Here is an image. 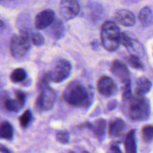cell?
Listing matches in <instances>:
<instances>
[{
	"instance_id": "1",
	"label": "cell",
	"mask_w": 153,
	"mask_h": 153,
	"mask_svg": "<svg viewBox=\"0 0 153 153\" xmlns=\"http://www.w3.org/2000/svg\"><path fill=\"white\" fill-rule=\"evenodd\" d=\"M122 108L124 114L133 121H142L150 116L149 101L143 94L136 93L132 94L126 100H122Z\"/></svg>"
},
{
	"instance_id": "2",
	"label": "cell",
	"mask_w": 153,
	"mask_h": 153,
	"mask_svg": "<svg viewBox=\"0 0 153 153\" xmlns=\"http://www.w3.org/2000/svg\"><path fill=\"white\" fill-rule=\"evenodd\" d=\"M63 98L68 105L76 108L89 106L92 100V92L89 88L78 81L69 84L64 90Z\"/></svg>"
},
{
	"instance_id": "3",
	"label": "cell",
	"mask_w": 153,
	"mask_h": 153,
	"mask_svg": "<svg viewBox=\"0 0 153 153\" xmlns=\"http://www.w3.org/2000/svg\"><path fill=\"white\" fill-rule=\"evenodd\" d=\"M120 30L112 21L104 22L100 28V40L102 46L109 52H113L118 47Z\"/></svg>"
},
{
	"instance_id": "4",
	"label": "cell",
	"mask_w": 153,
	"mask_h": 153,
	"mask_svg": "<svg viewBox=\"0 0 153 153\" xmlns=\"http://www.w3.org/2000/svg\"><path fill=\"white\" fill-rule=\"evenodd\" d=\"M26 95L22 91H15L12 98L7 91H0V108L10 112H18L23 108Z\"/></svg>"
},
{
	"instance_id": "5",
	"label": "cell",
	"mask_w": 153,
	"mask_h": 153,
	"mask_svg": "<svg viewBox=\"0 0 153 153\" xmlns=\"http://www.w3.org/2000/svg\"><path fill=\"white\" fill-rule=\"evenodd\" d=\"M29 31L25 29L20 31V34L14 35L10 40V51L15 58H22L31 47Z\"/></svg>"
},
{
	"instance_id": "6",
	"label": "cell",
	"mask_w": 153,
	"mask_h": 153,
	"mask_svg": "<svg viewBox=\"0 0 153 153\" xmlns=\"http://www.w3.org/2000/svg\"><path fill=\"white\" fill-rule=\"evenodd\" d=\"M40 91V94L36 100V106L40 111L50 110L55 102V91L50 86L45 87Z\"/></svg>"
},
{
	"instance_id": "7",
	"label": "cell",
	"mask_w": 153,
	"mask_h": 153,
	"mask_svg": "<svg viewBox=\"0 0 153 153\" xmlns=\"http://www.w3.org/2000/svg\"><path fill=\"white\" fill-rule=\"evenodd\" d=\"M51 73V81L56 83H60L67 79L71 73V64L65 59L58 61Z\"/></svg>"
},
{
	"instance_id": "8",
	"label": "cell",
	"mask_w": 153,
	"mask_h": 153,
	"mask_svg": "<svg viewBox=\"0 0 153 153\" xmlns=\"http://www.w3.org/2000/svg\"><path fill=\"white\" fill-rule=\"evenodd\" d=\"M110 70L112 74L122 82L123 87L131 85L130 73L124 63L119 60H114L111 64Z\"/></svg>"
},
{
	"instance_id": "9",
	"label": "cell",
	"mask_w": 153,
	"mask_h": 153,
	"mask_svg": "<svg viewBox=\"0 0 153 153\" xmlns=\"http://www.w3.org/2000/svg\"><path fill=\"white\" fill-rule=\"evenodd\" d=\"M59 10L63 19L69 20L77 16L80 10V6L76 0H61Z\"/></svg>"
},
{
	"instance_id": "10",
	"label": "cell",
	"mask_w": 153,
	"mask_h": 153,
	"mask_svg": "<svg viewBox=\"0 0 153 153\" xmlns=\"http://www.w3.org/2000/svg\"><path fill=\"white\" fill-rule=\"evenodd\" d=\"M97 90L100 95L105 97H109L116 93V85L110 77L103 76L100 77L98 81Z\"/></svg>"
},
{
	"instance_id": "11",
	"label": "cell",
	"mask_w": 153,
	"mask_h": 153,
	"mask_svg": "<svg viewBox=\"0 0 153 153\" xmlns=\"http://www.w3.org/2000/svg\"><path fill=\"white\" fill-rule=\"evenodd\" d=\"M55 20V13L50 9H45L38 13L34 19V25L38 30L44 29L48 26H50L51 24Z\"/></svg>"
},
{
	"instance_id": "12",
	"label": "cell",
	"mask_w": 153,
	"mask_h": 153,
	"mask_svg": "<svg viewBox=\"0 0 153 153\" xmlns=\"http://www.w3.org/2000/svg\"><path fill=\"white\" fill-rule=\"evenodd\" d=\"M115 19L117 22L124 26H133L136 22L134 14L131 11L126 9H120L116 11Z\"/></svg>"
},
{
	"instance_id": "13",
	"label": "cell",
	"mask_w": 153,
	"mask_h": 153,
	"mask_svg": "<svg viewBox=\"0 0 153 153\" xmlns=\"http://www.w3.org/2000/svg\"><path fill=\"white\" fill-rule=\"evenodd\" d=\"M86 127L88 128V129L92 130L94 135L96 136L99 140L101 141L103 138L104 137L105 134H106V123L105 120L104 119H99L94 123V124H92L90 123H87L85 125Z\"/></svg>"
},
{
	"instance_id": "14",
	"label": "cell",
	"mask_w": 153,
	"mask_h": 153,
	"mask_svg": "<svg viewBox=\"0 0 153 153\" xmlns=\"http://www.w3.org/2000/svg\"><path fill=\"white\" fill-rule=\"evenodd\" d=\"M125 128L124 122L121 119H116L111 121L108 126V133L112 137H118L122 134Z\"/></svg>"
},
{
	"instance_id": "15",
	"label": "cell",
	"mask_w": 153,
	"mask_h": 153,
	"mask_svg": "<svg viewBox=\"0 0 153 153\" xmlns=\"http://www.w3.org/2000/svg\"><path fill=\"white\" fill-rule=\"evenodd\" d=\"M124 149L127 153H136V136H135V130L130 129L127 133L124 138Z\"/></svg>"
},
{
	"instance_id": "16",
	"label": "cell",
	"mask_w": 153,
	"mask_h": 153,
	"mask_svg": "<svg viewBox=\"0 0 153 153\" xmlns=\"http://www.w3.org/2000/svg\"><path fill=\"white\" fill-rule=\"evenodd\" d=\"M138 19L140 23L144 26L150 25L153 20V13L151 8L148 7H144L143 8L141 9L139 13Z\"/></svg>"
},
{
	"instance_id": "17",
	"label": "cell",
	"mask_w": 153,
	"mask_h": 153,
	"mask_svg": "<svg viewBox=\"0 0 153 153\" xmlns=\"http://www.w3.org/2000/svg\"><path fill=\"white\" fill-rule=\"evenodd\" d=\"M152 88V82L149 79L145 77H141L136 81V92L141 94H146L150 91Z\"/></svg>"
},
{
	"instance_id": "18",
	"label": "cell",
	"mask_w": 153,
	"mask_h": 153,
	"mask_svg": "<svg viewBox=\"0 0 153 153\" xmlns=\"http://www.w3.org/2000/svg\"><path fill=\"white\" fill-rule=\"evenodd\" d=\"M14 136V129L11 124L8 122H2L0 123V138L4 140H12Z\"/></svg>"
},
{
	"instance_id": "19",
	"label": "cell",
	"mask_w": 153,
	"mask_h": 153,
	"mask_svg": "<svg viewBox=\"0 0 153 153\" xmlns=\"http://www.w3.org/2000/svg\"><path fill=\"white\" fill-rule=\"evenodd\" d=\"M50 31L52 37L56 39H60L64 34V26L62 22L58 19H55L50 25Z\"/></svg>"
},
{
	"instance_id": "20",
	"label": "cell",
	"mask_w": 153,
	"mask_h": 153,
	"mask_svg": "<svg viewBox=\"0 0 153 153\" xmlns=\"http://www.w3.org/2000/svg\"><path fill=\"white\" fill-rule=\"evenodd\" d=\"M27 77V73L26 70L22 68H16L10 73V79L14 83H19L25 80Z\"/></svg>"
},
{
	"instance_id": "21",
	"label": "cell",
	"mask_w": 153,
	"mask_h": 153,
	"mask_svg": "<svg viewBox=\"0 0 153 153\" xmlns=\"http://www.w3.org/2000/svg\"><path fill=\"white\" fill-rule=\"evenodd\" d=\"M32 120V114L30 110L25 111L19 117L20 125L22 128H27L31 123Z\"/></svg>"
},
{
	"instance_id": "22",
	"label": "cell",
	"mask_w": 153,
	"mask_h": 153,
	"mask_svg": "<svg viewBox=\"0 0 153 153\" xmlns=\"http://www.w3.org/2000/svg\"><path fill=\"white\" fill-rule=\"evenodd\" d=\"M126 61L128 63L129 65L131 67L134 69H137V70H141L142 69L143 66H142V62H141L140 59L139 57L136 55H130L126 58Z\"/></svg>"
},
{
	"instance_id": "23",
	"label": "cell",
	"mask_w": 153,
	"mask_h": 153,
	"mask_svg": "<svg viewBox=\"0 0 153 153\" xmlns=\"http://www.w3.org/2000/svg\"><path fill=\"white\" fill-rule=\"evenodd\" d=\"M142 137L145 142L148 143L153 140V126L146 125L142 128Z\"/></svg>"
},
{
	"instance_id": "24",
	"label": "cell",
	"mask_w": 153,
	"mask_h": 153,
	"mask_svg": "<svg viewBox=\"0 0 153 153\" xmlns=\"http://www.w3.org/2000/svg\"><path fill=\"white\" fill-rule=\"evenodd\" d=\"M30 40L33 44L37 46H42L44 43V37L38 32L30 33Z\"/></svg>"
},
{
	"instance_id": "25",
	"label": "cell",
	"mask_w": 153,
	"mask_h": 153,
	"mask_svg": "<svg viewBox=\"0 0 153 153\" xmlns=\"http://www.w3.org/2000/svg\"><path fill=\"white\" fill-rule=\"evenodd\" d=\"M119 43L126 48H129L133 45V40L126 33H121L119 37Z\"/></svg>"
},
{
	"instance_id": "26",
	"label": "cell",
	"mask_w": 153,
	"mask_h": 153,
	"mask_svg": "<svg viewBox=\"0 0 153 153\" xmlns=\"http://www.w3.org/2000/svg\"><path fill=\"white\" fill-rule=\"evenodd\" d=\"M51 81V73L50 72H46V73H44L42 76L41 79H40V82H39V89H42V88H45V87L49 86V83Z\"/></svg>"
},
{
	"instance_id": "27",
	"label": "cell",
	"mask_w": 153,
	"mask_h": 153,
	"mask_svg": "<svg viewBox=\"0 0 153 153\" xmlns=\"http://www.w3.org/2000/svg\"><path fill=\"white\" fill-rule=\"evenodd\" d=\"M70 139V134L67 131H60L56 134V140L59 143L66 144L69 142Z\"/></svg>"
},
{
	"instance_id": "28",
	"label": "cell",
	"mask_w": 153,
	"mask_h": 153,
	"mask_svg": "<svg viewBox=\"0 0 153 153\" xmlns=\"http://www.w3.org/2000/svg\"><path fill=\"white\" fill-rule=\"evenodd\" d=\"M118 105V102H117L116 100H112L110 101L107 104V110L108 111H112L113 109H115L116 108V106Z\"/></svg>"
},
{
	"instance_id": "29",
	"label": "cell",
	"mask_w": 153,
	"mask_h": 153,
	"mask_svg": "<svg viewBox=\"0 0 153 153\" xmlns=\"http://www.w3.org/2000/svg\"><path fill=\"white\" fill-rule=\"evenodd\" d=\"M0 152H3V153H10L11 151L10 149H8L6 146H4V145L0 144Z\"/></svg>"
},
{
	"instance_id": "30",
	"label": "cell",
	"mask_w": 153,
	"mask_h": 153,
	"mask_svg": "<svg viewBox=\"0 0 153 153\" xmlns=\"http://www.w3.org/2000/svg\"><path fill=\"white\" fill-rule=\"evenodd\" d=\"M110 150L112 152H122V151L120 150L119 148L116 146H112L110 147Z\"/></svg>"
},
{
	"instance_id": "31",
	"label": "cell",
	"mask_w": 153,
	"mask_h": 153,
	"mask_svg": "<svg viewBox=\"0 0 153 153\" xmlns=\"http://www.w3.org/2000/svg\"><path fill=\"white\" fill-rule=\"evenodd\" d=\"M4 26H5V24H4V22H3L2 20H1V19H0V28H4Z\"/></svg>"
},
{
	"instance_id": "32",
	"label": "cell",
	"mask_w": 153,
	"mask_h": 153,
	"mask_svg": "<svg viewBox=\"0 0 153 153\" xmlns=\"http://www.w3.org/2000/svg\"><path fill=\"white\" fill-rule=\"evenodd\" d=\"M5 1V0H0V1ZM8 1H13V0H8Z\"/></svg>"
}]
</instances>
